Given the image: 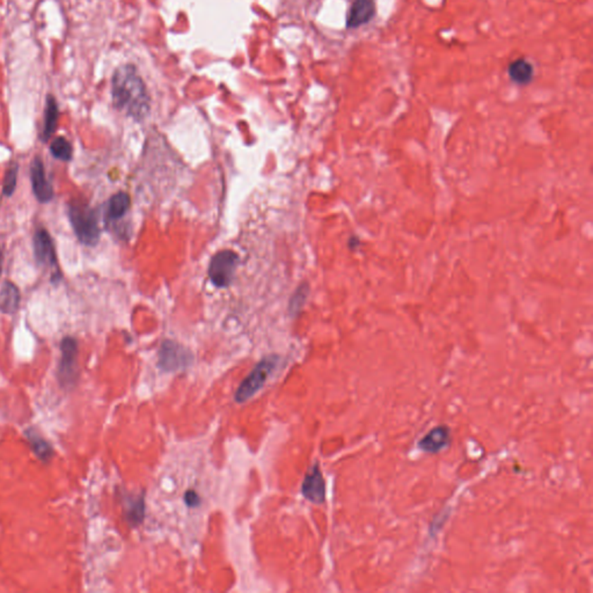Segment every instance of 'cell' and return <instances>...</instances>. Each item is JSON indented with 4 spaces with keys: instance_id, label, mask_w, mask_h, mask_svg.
Returning <instances> with one entry per match:
<instances>
[{
    "instance_id": "obj_1",
    "label": "cell",
    "mask_w": 593,
    "mask_h": 593,
    "mask_svg": "<svg viewBox=\"0 0 593 593\" xmlns=\"http://www.w3.org/2000/svg\"><path fill=\"white\" fill-rule=\"evenodd\" d=\"M113 104L128 116L143 120L149 111V97L145 84L133 65H122L111 79Z\"/></svg>"
},
{
    "instance_id": "obj_2",
    "label": "cell",
    "mask_w": 593,
    "mask_h": 593,
    "mask_svg": "<svg viewBox=\"0 0 593 593\" xmlns=\"http://www.w3.org/2000/svg\"><path fill=\"white\" fill-rule=\"evenodd\" d=\"M68 217L78 240L85 246H97L101 230L94 209L85 202L73 200L68 203Z\"/></svg>"
},
{
    "instance_id": "obj_3",
    "label": "cell",
    "mask_w": 593,
    "mask_h": 593,
    "mask_svg": "<svg viewBox=\"0 0 593 593\" xmlns=\"http://www.w3.org/2000/svg\"><path fill=\"white\" fill-rule=\"evenodd\" d=\"M32 248L35 255L36 262L39 267H44L47 269L52 270V282H59L62 279L57 263L55 245L51 236L46 228H37L32 238Z\"/></svg>"
},
{
    "instance_id": "obj_4",
    "label": "cell",
    "mask_w": 593,
    "mask_h": 593,
    "mask_svg": "<svg viewBox=\"0 0 593 593\" xmlns=\"http://www.w3.org/2000/svg\"><path fill=\"white\" fill-rule=\"evenodd\" d=\"M276 363H277V357L275 356L267 357L264 360H261L255 367V369H253V372L250 373V376L243 380L240 387L238 389L237 393L234 396L236 401L240 402V403L247 401L255 393L259 392L275 369Z\"/></svg>"
},
{
    "instance_id": "obj_5",
    "label": "cell",
    "mask_w": 593,
    "mask_h": 593,
    "mask_svg": "<svg viewBox=\"0 0 593 593\" xmlns=\"http://www.w3.org/2000/svg\"><path fill=\"white\" fill-rule=\"evenodd\" d=\"M238 255L232 250H221L211 259L209 277L218 288L230 286L237 269Z\"/></svg>"
},
{
    "instance_id": "obj_6",
    "label": "cell",
    "mask_w": 593,
    "mask_h": 593,
    "mask_svg": "<svg viewBox=\"0 0 593 593\" xmlns=\"http://www.w3.org/2000/svg\"><path fill=\"white\" fill-rule=\"evenodd\" d=\"M62 358L59 369V379L64 387H72L75 384L77 373V356L78 344L73 337H64L61 344Z\"/></svg>"
},
{
    "instance_id": "obj_7",
    "label": "cell",
    "mask_w": 593,
    "mask_h": 593,
    "mask_svg": "<svg viewBox=\"0 0 593 593\" xmlns=\"http://www.w3.org/2000/svg\"><path fill=\"white\" fill-rule=\"evenodd\" d=\"M192 360L190 351L180 344L172 341H166L162 343L159 353V365L165 371L185 369L190 365Z\"/></svg>"
},
{
    "instance_id": "obj_8",
    "label": "cell",
    "mask_w": 593,
    "mask_h": 593,
    "mask_svg": "<svg viewBox=\"0 0 593 593\" xmlns=\"http://www.w3.org/2000/svg\"><path fill=\"white\" fill-rule=\"evenodd\" d=\"M30 182H32V192L39 203H49L55 197V192L52 185L46 176V169L43 165L42 158L39 156L34 157L30 162Z\"/></svg>"
},
{
    "instance_id": "obj_9",
    "label": "cell",
    "mask_w": 593,
    "mask_h": 593,
    "mask_svg": "<svg viewBox=\"0 0 593 593\" xmlns=\"http://www.w3.org/2000/svg\"><path fill=\"white\" fill-rule=\"evenodd\" d=\"M305 499L315 504H321L326 499V483L318 464L313 465L305 477L302 486Z\"/></svg>"
},
{
    "instance_id": "obj_10",
    "label": "cell",
    "mask_w": 593,
    "mask_h": 593,
    "mask_svg": "<svg viewBox=\"0 0 593 593\" xmlns=\"http://www.w3.org/2000/svg\"><path fill=\"white\" fill-rule=\"evenodd\" d=\"M451 443V429L448 425H439L432 429L421 441H418V448L425 453H439L448 448Z\"/></svg>"
},
{
    "instance_id": "obj_11",
    "label": "cell",
    "mask_w": 593,
    "mask_h": 593,
    "mask_svg": "<svg viewBox=\"0 0 593 593\" xmlns=\"http://www.w3.org/2000/svg\"><path fill=\"white\" fill-rule=\"evenodd\" d=\"M374 14H376L374 0H355L348 16L347 26L349 28H357L362 25H365L372 20Z\"/></svg>"
},
{
    "instance_id": "obj_12",
    "label": "cell",
    "mask_w": 593,
    "mask_h": 593,
    "mask_svg": "<svg viewBox=\"0 0 593 593\" xmlns=\"http://www.w3.org/2000/svg\"><path fill=\"white\" fill-rule=\"evenodd\" d=\"M59 120V102L52 94H49L46 99V109H44V122L41 138L47 143L52 135L56 133Z\"/></svg>"
},
{
    "instance_id": "obj_13",
    "label": "cell",
    "mask_w": 593,
    "mask_h": 593,
    "mask_svg": "<svg viewBox=\"0 0 593 593\" xmlns=\"http://www.w3.org/2000/svg\"><path fill=\"white\" fill-rule=\"evenodd\" d=\"M20 290L11 281H5L0 289V312L5 314H13L20 306Z\"/></svg>"
},
{
    "instance_id": "obj_14",
    "label": "cell",
    "mask_w": 593,
    "mask_h": 593,
    "mask_svg": "<svg viewBox=\"0 0 593 593\" xmlns=\"http://www.w3.org/2000/svg\"><path fill=\"white\" fill-rule=\"evenodd\" d=\"M533 66L525 59H517L509 66L510 78L519 85H527L533 78Z\"/></svg>"
},
{
    "instance_id": "obj_15",
    "label": "cell",
    "mask_w": 593,
    "mask_h": 593,
    "mask_svg": "<svg viewBox=\"0 0 593 593\" xmlns=\"http://www.w3.org/2000/svg\"><path fill=\"white\" fill-rule=\"evenodd\" d=\"M126 515L128 522L133 526L140 525L145 515V501L143 495L138 497H128L126 502Z\"/></svg>"
},
{
    "instance_id": "obj_16",
    "label": "cell",
    "mask_w": 593,
    "mask_h": 593,
    "mask_svg": "<svg viewBox=\"0 0 593 593\" xmlns=\"http://www.w3.org/2000/svg\"><path fill=\"white\" fill-rule=\"evenodd\" d=\"M130 207V197L127 192H120L113 195L108 203L107 216L111 221H117L127 214Z\"/></svg>"
},
{
    "instance_id": "obj_17",
    "label": "cell",
    "mask_w": 593,
    "mask_h": 593,
    "mask_svg": "<svg viewBox=\"0 0 593 593\" xmlns=\"http://www.w3.org/2000/svg\"><path fill=\"white\" fill-rule=\"evenodd\" d=\"M50 152L57 160L64 162L71 161L73 147L65 137H56L50 144Z\"/></svg>"
},
{
    "instance_id": "obj_18",
    "label": "cell",
    "mask_w": 593,
    "mask_h": 593,
    "mask_svg": "<svg viewBox=\"0 0 593 593\" xmlns=\"http://www.w3.org/2000/svg\"><path fill=\"white\" fill-rule=\"evenodd\" d=\"M18 172H19V165L16 162H11L8 169H7L6 174H5V178H4V196L10 197L16 192V183H18Z\"/></svg>"
},
{
    "instance_id": "obj_19",
    "label": "cell",
    "mask_w": 593,
    "mask_h": 593,
    "mask_svg": "<svg viewBox=\"0 0 593 593\" xmlns=\"http://www.w3.org/2000/svg\"><path fill=\"white\" fill-rule=\"evenodd\" d=\"M27 437L30 438V444H32V448H34L35 453L37 454L42 460H48L49 458L51 457V446H50V445L44 441V439H42V438L37 436V434H32L30 432H28V436H27Z\"/></svg>"
},
{
    "instance_id": "obj_20",
    "label": "cell",
    "mask_w": 593,
    "mask_h": 593,
    "mask_svg": "<svg viewBox=\"0 0 593 593\" xmlns=\"http://www.w3.org/2000/svg\"><path fill=\"white\" fill-rule=\"evenodd\" d=\"M307 295V292L302 291V292L297 291L295 295H293V298L291 299V310L293 312H297L298 310H300L302 307V302H305V297Z\"/></svg>"
},
{
    "instance_id": "obj_21",
    "label": "cell",
    "mask_w": 593,
    "mask_h": 593,
    "mask_svg": "<svg viewBox=\"0 0 593 593\" xmlns=\"http://www.w3.org/2000/svg\"><path fill=\"white\" fill-rule=\"evenodd\" d=\"M185 499V503H187L189 506H192V508H195V506H197L198 504H200V496H198L197 494L195 493L194 490H189V491H187Z\"/></svg>"
},
{
    "instance_id": "obj_22",
    "label": "cell",
    "mask_w": 593,
    "mask_h": 593,
    "mask_svg": "<svg viewBox=\"0 0 593 593\" xmlns=\"http://www.w3.org/2000/svg\"><path fill=\"white\" fill-rule=\"evenodd\" d=\"M1 268H3V253H1V250H0V274H1Z\"/></svg>"
}]
</instances>
